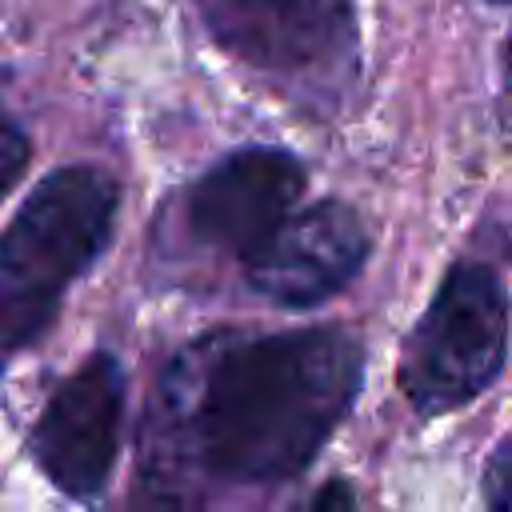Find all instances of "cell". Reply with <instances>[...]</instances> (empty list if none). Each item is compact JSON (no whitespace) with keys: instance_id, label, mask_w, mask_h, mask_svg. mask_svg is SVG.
I'll use <instances>...</instances> for the list:
<instances>
[{"instance_id":"6da1fadb","label":"cell","mask_w":512,"mask_h":512,"mask_svg":"<svg viewBox=\"0 0 512 512\" xmlns=\"http://www.w3.org/2000/svg\"><path fill=\"white\" fill-rule=\"evenodd\" d=\"M364 376V348L344 328L200 340L168 380L184 440L236 484L296 476L336 432Z\"/></svg>"},{"instance_id":"7a4b0ae2","label":"cell","mask_w":512,"mask_h":512,"mask_svg":"<svg viewBox=\"0 0 512 512\" xmlns=\"http://www.w3.org/2000/svg\"><path fill=\"white\" fill-rule=\"evenodd\" d=\"M120 184L96 164L52 168L0 236V352L32 344L116 232Z\"/></svg>"},{"instance_id":"3957f363","label":"cell","mask_w":512,"mask_h":512,"mask_svg":"<svg viewBox=\"0 0 512 512\" xmlns=\"http://www.w3.org/2000/svg\"><path fill=\"white\" fill-rule=\"evenodd\" d=\"M240 64L304 100H336L360 72L352 0H184Z\"/></svg>"},{"instance_id":"277c9868","label":"cell","mask_w":512,"mask_h":512,"mask_svg":"<svg viewBox=\"0 0 512 512\" xmlns=\"http://www.w3.org/2000/svg\"><path fill=\"white\" fill-rule=\"evenodd\" d=\"M508 300L492 264L456 260L404 340L400 388L420 416L476 400L504 368Z\"/></svg>"},{"instance_id":"5b68a950","label":"cell","mask_w":512,"mask_h":512,"mask_svg":"<svg viewBox=\"0 0 512 512\" xmlns=\"http://www.w3.org/2000/svg\"><path fill=\"white\" fill-rule=\"evenodd\" d=\"M304 188L308 172L284 148L228 152L188 188L184 228L200 248L232 256L244 268L300 208Z\"/></svg>"},{"instance_id":"8992f818","label":"cell","mask_w":512,"mask_h":512,"mask_svg":"<svg viewBox=\"0 0 512 512\" xmlns=\"http://www.w3.org/2000/svg\"><path fill=\"white\" fill-rule=\"evenodd\" d=\"M368 224L336 196L296 208L244 264L252 292L280 308H312L352 284L368 260Z\"/></svg>"},{"instance_id":"52a82bcc","label":"cell","mask_w":512,"mask_h":512,"mask_svg":"<svg viewBox=\"0 0 512 512\" xmlns=\"http://www.w3.org/2000/svg\"><path fill=\"white\" fill-rule=\"evenodd\" d=\"M124 416V372L112 352H92L44 404L32 452L68 496H96L112 472Z\"/></svg>"},{"instance_id":"ba28073f","label":"cell","mask_w":512,"mask_h":512,"mask_svg":"<svg viewBox=\"0 0 512 512\" xmlns=\"http://www.w3.org/2000/svg\"><path fill=\"white\" fill-rule=\"evenodd\" d=\"M24 164H28V136H24V128L0 108V200H4L8 188L20 180Z\"/></svg>"},{"instance_id":"9c48e42d","label":"cell","mask_w":512,"mask_h":512,"mask_svg":"<svg viewBox=\"0 0 512 512\" xmlns=\"http://www.w3.org/2000/svg\"><path fill=\"white\" fill-rule=\"evenodd\" d=\"M484 500L488 512H512V440H504L484 468Z\"/></svg>"},{"instance_id":"30bf717a","label":"cell","mask_w":512,"mask_h":512,"mask_svg":"<svg viewBox=\"0 0 512 512\" xmlns=\"http://www.w3.org/2000/svg\"><path fill=\"white\" fill-rule=\"evenodd\" d=\"M304 512H356V496H352V488H348L344 480H328V484L308 500Z\"/></svg>"},{"instance_id":"8fae6325","label":"cell","mask_w":512,"mask_h":512,"mask_svg":"<svg viewBox=\"0 0 512 512\" xmlns=\"http://www.w3.org/2000/svg\"><path fill=\"white\" fill-rule=\"evenodd\" d=\"M500 80H504V88L512 92V32H508V40H504V48H500Z\"/></svg>"},{"instance_id":"7c38bea8","label":"cell","mask_w":512,"mask_h":512,"mask_svg":"<svg viewBox=\"0 0 512 512\" xmlns=\"http://www.w3.org/2000/svg\"><path fill=\"white\" fill-rule=\"evenodd\" d=\"M488 4H512V0H488Z\"/></svg>"}]
</instances>
